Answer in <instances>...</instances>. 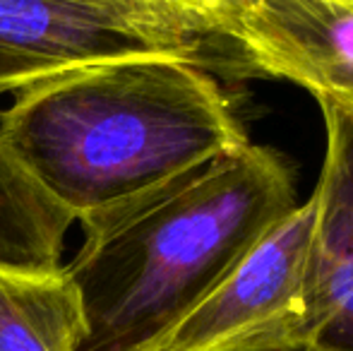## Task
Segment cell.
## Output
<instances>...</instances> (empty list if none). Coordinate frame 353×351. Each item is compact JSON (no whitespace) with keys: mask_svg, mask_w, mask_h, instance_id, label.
<instances>
[{"mask_svg":"<svg viewBox=\"0 0 353 351\" xmlns=\"http://www.w3.org/2000/svg\"><path fill=\"white\" fill-rule=\"evenodd\" d=\"M3 99L0 140L74 224L250 142L223 89L188 51L84 61Z\"/></svg>","mask_w":353,"mask_h":351,"instance_id":"cell-1","label":"cell"},{"mask_svg":"<svg viewBox=\"0 0 353 351\" xmlns=\"http://www.w3.org/2000/svg\"><path fill=\"white\" fill-rule=\"evenodd\" d=\"M296 205L283 157L248 142L82 214L63 263L87 315L79 351H144Z\"/></svg>","mask_w":353,"mask_h":351,"instance_id":"cell-2","label":"cell"},{"mask_svg":"<svg viewBox=\"0 0 353 351\" xmlns=\"http://www.w3.org/2000/svg\"><path fill=\"white\" fill-rule=\"evenodd\" d=\"M312 245L307 197L279 217L144 351H298Z\"/></svg>","mask_w":353,"mask_h":351,"instance_id":"cell-3","label":"cell"},{"mask_svg":"<svg viewBox=\"0 0 353 351\" xmlns=\"http://www.w3.org/2000/svg\"><path fill=\"white\" fill-rule=\"evenodd\" d=\"M216 37L163 0H0V99L32 77L135 51H188Z\"/></svg>","mask_w":353,"mask_h":351,"instance_id":"cell-4","label":"cell"},{"mask_svg":"<svg viewBox=\"0 0 353 351\" xmlns=\"http://www.w3.org/2000/svg\"><path fill=\"white\" fill-rule=\"evenodd\" d=\"M223 39L252 70L353 106V0H245Z\"/></svg>","mask_w":353,"mask_h":351,"instance_id":"cell-5","label":"cell"},{"mask_svg":"<svg viewBox=\"0 0 353 351\" xmlns=\"http://www.w3.org/2000/svg\"><path fill=\"white\" fill-rule=\"evenodd\" d=\"M320 108L327 147L310 195L312 245L298 351H353V106Z\"/></svg>","mask_w":353,"mask_h":351,"instance_id":"cell-6","label":"cell"},{"mask_svg":"<svg viewBox=\"0 0 353 351\" xmlns=\"http://www.w3.org/2000/svg\"><path fill=\"white\" fill-rule=\"evenodd\" d=\"M87 315L65 265L0 263V351H79Z\"/></svg>","mask_w":353,"mask_h":351,"instance_id":"cell-7","label":"cell"},{"mask_svg":"<svg viewBox=\"0 0 353 351\" xmlns=\"http://www.w3.org/2000/svg\"><path fill=\"white\" fill-rule=\"evenodd\" d=\"M74 217L0 140V263L63 265Z\"/></svg>","mask_w":353,"mask_h":351,"instance_id":"cell-8","label":"cell"},{"mask_svg":"<svg viewBox=\"0 0 353 351\" xmlns=\"http://www.w3.org/2000/svg\"><path fill=\"white\" fill-rule=\"evenodd\" d=\"M163 3H173V5H183V8H190V10H197V12L200 14H205L207 19H210V22L214 24V29H216V22H214V17L210 12H207L205 8H202L200 3H197V0H163ZM216 37H219V29H216Z\"/></svg>","mask_w":353,"mask_h":351,"instance_id":"cell-9","label":"cell"}]
</instances>
